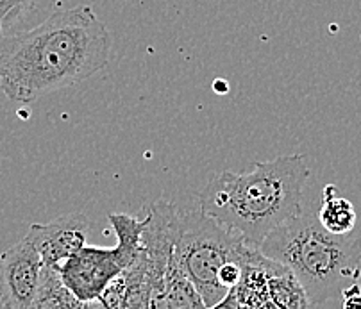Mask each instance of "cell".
Masks as SVG:
<instances>
[{
	"instance_id": "obj_2",
	"label": "cell",
	"mask_w": 361,
	"mask_h": 309,
	"mask_svg": "<svg viewBox=\"0 0 361 309\" xmlns=\"http://www.w3.org/2000/svg\"><path fill=\"white\" fill-rule=\"evenodd\" d=\"M310 179L304 156H279L259 161L245 172L216 174L199 195L204 214L235 231L250 248L302 211V193Z\"/></svg>"
},
{
	"instance_id": "obj_11",
	"label": "cell",
	"mask_w": 361,
	"mask_h": 309,
	"mask_svg": "<svg viewBox=\"0 0 361 309\" xmlns=\"http://www.w3.org/2000/svg\"><path fill=\"white\" fill-rule=\"evenodd\" d=\"M32 0H0V27L11 23L29 9Z\"/></svg>"
},
{
	"instance_id": "obj_1",
	"label": "cell",
	"mask_w": 361,
	"mask_h": 309,
	"mask_svg": "<svg viewBox=\"0 0 361 309\" xmlns=\"http://www.w3.org/2000/svg\"><path fill=\"white\" fill-rule=\"evenodd\" d=\"M111 36L90 6L50 15L27 31L0 36V88L9 100L32 102L106 68Z\"/></svg>"
},
{
	"instance_id": "obj_14",
	"label": "cell",
	"mask_w": 361,
	"mask_h": 309,
	"mask_svg": "<svg viewBox=\"0 0 361 309\" xmlns=\"http://www.w3.org/2000/svg\"><path fill=\"white\" fill-rule=\"evenodd\" d=\"M0 309H11V308H9V305H8V304H4V302L0 301Z\"/></svg>"
},
{
	"instance_id": "obj_12",
	"label": "cell",
	"mask_w": 361,
	"mask_h": 309,
	"mask_svg": "<svg viewBox=\"0 0 361 309\" xmlns=\"http://www.w3.org/2000/svg\"><path fill=\"white\" fill-rule=\"evenodd\" d=\"M343 309H361V286L357 283L350 284L342 291Z\"/></svg>"
},
{
	"instance_id": "obj_13",
	"label": "cell",
	"mask_w": 361,
	"mask_h": 309,
	"mask_svg": "<svg viewBox=\"0 0 361 309\" xmlns=\"http://www.w3.org/2000/svg\"><path fill=\"white\" fill-rule=\"evenodd\" d=\"M206 309H238V291H236V288H233V290H231L229 293L219 302V304Z\"/></svg>"
},
{
	"instance_id": "obj_10",
	"label": "cell",
	"mask_w": 361,
	"mask_h": 309,
	"mask_svg": "<svg viewBox=\"0 0 361 309\" xmlns=\"http://www.w3.org/2000/svg\"><path fill=\"white\" fill-rule=\"evenodd\" d=\"M166 302L169 309H206L200 293L183 274L173 256L166 272Z\"/></svg>"
},
{
	"instance_id": "obj_6",
	"label": "cell",
	"mask_w": 361,
	"mask_h": 309,
	"mask_svg": "<svg viewBox=\"0 0 361 309\" xmlns=\"http://www.w3.org/2000/svg\"><path fill=\"white\" fill-rule=\"evenodd\" d=\"M43 260L23 236L0 256V301L11 309H31L42 284Z\"/></svg>"
},
{
	"instance_id": "obj_5",
	"label": "cell",
	"mask_w": 361,
	"mask_h": 309,
	"mask_svg": "<svg viewBox=\"0 0 361 309\" xmlns=\"http://www.w3.org/2000/svg\"><path fill=\"white\" fill-rule=\"evenodd\" d=\"M140 252L142 248L133 252L120 243L111 248L85 245L81 250L59 265V277L73 297L81 302H95L109 283L135 263Z\"/></svg>"
},
{
	"instance_id": "obj_3",
	"label": "cell",
	"mask_w": 361,
	"mask_h": 309,
	"mask_svg": "<svg viewBox=\"0 0 361 309\" xmlns=\"http://www.w3.org/2000/svg\"><path fill=\"white\" fill-rule=\"evenodd\" d=\"M257 252L295 277L310 305L342 297L361 277V238L331 234L315 214L302 213L270 233Z\"/></svg>"
},
{
	"instance_id": "obj_4",
	"label": "cell",
	"mask_w": 361,
	"mask_h": 309,
	"mask_svg": "<svg viewBox=\"0 0 361 309\" xmlns=\"http://www.w3.org/2000/svg\"><path fill=\"white\" fill-rule=\"evenodd\" d=\"M252 248L235 231L220 226L202 211H179L173 260L197 288L206 308L219 304L229 291L219 272L229 261L245 263Z\"/></svg>"
},
{
	"instance_id": "obj_7",
	"label": "cell",
	"mask_w": 361,
	"mask_h": 309,
	"mask_svg": "<svg viewBox=\"0 0 361 309\" xmlns=\"http://www.w3.org/2000/svg\"><path fill=\"white\" fill-rule=\"evenodd\" d=\"M88 229L90 222L85 214L70 213L47 224H32L25 238L35 245L45 267L58 268L85 247Z\"/></svg>"
},
{
	"instance_id": "obj_9",
	"label": "cell",
	"mask_w": 361,
	"mask_h": 309,
	"mask_svg": "<svg viewBox=\"0 0 361 309\" xmlns=\"http://www.w3.org/2000/svg\"><path fill=\"white\" fill-rule=\"evenodd\" d=\"M317 218H319L320 226L329 231L331 234L347 236V234H353L354 227H356L357 214L353 202L338 197L334 184H327L322 191V206H320Z\"/></svg>"
},
{
	"instance_id": "obj_8",
	"label": "cell",
	"mask_w": 361,
	"mask_h": 309,
	"mask_svg": "<svg viewBox=\"0 0 361 309\" xmlns=\"http://www.w3.org/2000/svg\"><path fill=\"white\" fill-rule=\"evenodd\" d=\"M31 309H100L99 302H81L63 284L58 268L43 267L42 284Z\"/></svg>"
}]
</instances>
